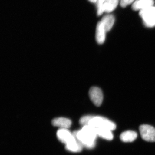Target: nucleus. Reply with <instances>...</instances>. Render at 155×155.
<instances>
[{
	"label": "nucleus",
	"mask_w": 155,
	"mask_h": 155,
	"mask_svg": "<svg viewBox=\"0 0 155 155\" xmlns=\"http://www.w3.org/2000/svg\"><path fill=\"white\" fill-rule=\"evenodd\" d=\"M73 134L83 147L88 149L94 147L98 135L93 127L89 125L82 126L81 129L74 131Z\"/></svg>",
	"instance_id": "1"
},
{
	"label": "nucleus",
	"mask_w": 155,
	"mask_h": 155,
	"mask_svg": "<svg viewBox=\"0 0 155 155\" xmlns=\"http://www.w3.org/2000/svg\"><path fill=\"white\" fill-rule=\"evenodd\" d=\"M95 129L97 128H107L112 130L116 129V126L114 122L107 118L100 116H93L90 120L88 125Z\"/></svg>",
	"instance_id": "2"
},
{
	"label": "nucleus",
	"mask_w": 155,
	"mask_h": 155,
	"mask_svg": "<svg viewBox=\"0 0 155 155\" xmlns=\"http://www.w3.org/2000/svg\"><path fill=\"white\" fill-rule=\"evenodd\" d=\"M119 0H98L97 2V14L98 16L104 13L114 11L119 4Z\"/></svg>",
	"instance_id": "3"
},
{
	"label": "nucleus",
	"mask_w": 155,
	"mask_h": 155,
	"mask_svg": "<svg viewBox=\"0 0 155 155\" xmlns=\"http://www.w3.org/2000/svg\"><path fill=\"white\" fill-rule=\"evenodd\" d=\"M139 15L144 25L149 28L155 26V7L153 6L140 11Z\"/></svg>",
	"instance_id": "4"
},
{
	"label": "nucleus",
	"mask_w": 155,
	"mask_h": 155,
	"mask_svg": "<svg viewBox=\"0 0 155 155\" xmlns=\"http://www.w3.org/2000/svg\"><path fill=\"white\" fill-rule=\"evenodd\" d=\"M140 133L143 139L148 142H155V128L151 125H142L139 127Z\"/></svg>",
	"instance_id": "5"
},
{
	"label": "nucleus",
	"mask_w": 155,
	"mask_h": 155,
	"mask_svg": "<svg viewBox=\"0 0 155 155\" xmlns=\"http://www.w3.org/2000/svg\"><path fill=\"white\" fill-rule=\"evenodd\" d=\"M57 137L61 142L66 145L72 143L76 140L75 136L73 134L66 128H60L57 133Z\"/></svg>",
	"instance_id": "6"
},
{
	"label": "nucleus",
	"mask_w": 155,
	"mask_h": 155,
	"mask_svg": "<svg viewBox=\"0 0 155 155\" xmlns=\"http://www.w3.org/2000/svg\"><path fill=\"white\" fill-rule=\"evenodd\" d=\"M90 98L95 105L100 107L102 104L103 94L101 90L96 87H93L89 91Z\"/></svg>",
	"instance_id": "7"
},
{
	"label": "nucleus",
	"mask_w": 155,
	"mask_h": 155,
	"mask_svg": "<svg viewBox=\"0 0 155 155\" xmlns=\"http://www.w3.org/2000/svg\"><path fill=\"white\" fill-rule=\"evenodd\" d=\"M154 0H136L132 4V8L134 11H142L154 5Z\"/></svg>",
	"instance_id": "8"
},
{
	"label": "nucleus",
	"mask_w": 155,
	"mask_h": 155,
	"mask_svg": "<svg viewBox=\"0 0 155 155\" xmlns=\"http://www.w3.org/2000/svg\"><path fill=\"white\" fill-rule=\"evenodd\" d=\"M107 32L102 23L100 21L97 25L96 31V39L99 44H103L106 39V33Z\"/></svg>",
	"instance_id": "9"
},
{
	"label": "nucleus",
	"mask_w": 155,
	"mask_h": 155,
	"mask_svg": "<svg viewBox=\"0 0 155 155\" xmlns=\"http://www.w3.org/2000/svg\"><path fill=\"white\" fill-rule=\"evenodd\" d=\"M52 123L54 126L66 129L69 128L72 125V122L70 119L63 117L53 119Z\"/></svg>",
	"instance_id": "10"
},
{
	"label": "nucleus",
	"mask_w": 155,
	"mask_h": 155,
	"mask_svg": "<svg viewBox=\"0 0 155 155\" xmlns=\"http://www.w3.org/2000/svg\"><path fill=\"white\" fill-rule=\"evenodd\" d=\"M115 19L114 15L107 14L103 17L101 20L107 32L110 31L114 26Z\"/></svg>",
	"instance_id": "11"
},
{
	"label": "nucleus",
	"mask_w": 155,
	"mask_h": 155,
	"mask_svg": "<svg viewBox=\"0 0 155 155\" xmlns=\"http://www.w3.org/2000/svg\"><path fill=\"white\" fill-rule=\"evenodd\" d=\"M137 137V133L135 131L127 130L121 134L120 138L124 142H132L136 139Z\"/></svg>",
	"instance_id": "12"
},
{
	"label": "nucleus",
	"mask_w": 155,
	"mask_h": 155,
	"mask_svg": "<svg viewBox=\"0 0 155 155\" xmlns=\"http://www.w3.org/2000/svg\"><path fill=\"white\" fill-rule=\"evenodd\" d=\"M98 136L108 140H112L114 139V135L112 130L107 128H97L95 129Z\"/></svg>",
	"instance_id": "13"
},
{
	"label": "nucleus",
	"mask_w": 155,
	"mask_h": 155,
	"mask_svg": "<svg viewBox=\"0 0 155 155\" xmlns=\"http://www.w3.org/2000/svg\"><path fill=\"white\" fill-rule=\"evenodd\" d=\"M82 147L83 146L77 140L66 146V148L67 150L74 153L80 152L82 150Z\"/></svg>",
	"instance_id": "14"
},
{
	"label": "nucleus",
	"mask_w": 155,
	"mask_h": 155,
	"mask_svg": "<svg viewBox=\"0 0 155 155\" xmlns=\"http://www.w3.org/2000/svg\"><path fill=\"white\" fill-rule=\"evenodd\" d=\"M93 116H85L81 117L80 119L79 122L82 126L88 125L90 120L91 119Z\"/></svg>",
	"instance_id": "15"
},
{
	"label": "nucleus",
	"mask_w": 155,
	"mask_h": 155,
	"mask_svg": "<svg viewBox=\"0 0 155 155\" xmlns=\"http://www.w3.org/2000/svg\"><path fill=\"white\" fill-rule=\"evenodd\" d=\"M120 5L122 8H125L128 5L133 3L135 0H120Z\"/></svg>",
	"instance_id": "16"
},
{
	"label": "nucleus",
	"mask_w": 155,
	"mask_h": 155,
	"mask_svg": "<svg viewBox=\"0 0 155 155\" xmlns=\"http://www.w3.org/2000/svg\"><path fill=\"white\" fill-rule=\"evenodd\" d=\"M89 2H91L92 3H97L98 0H88Z\"/></svg>",
	"instance_id": "17"
}]
</instances>
